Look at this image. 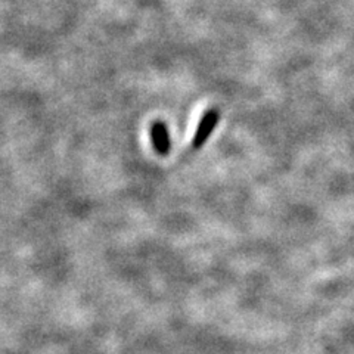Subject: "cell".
I'll return each mask as SVG.
<instances>
[{
	"instance_id": "1",
	"label": "cell",
	"mask_w": 354,
	"mask_h": 354,
	"mask_svg": "<svg viewBox=\"0 0 354 354\" xmlns=\"http://www.w3.org/2000/svg\"><path fill=\"white\" fill-rule=\"evenodd\" d=\"M218 120H220V114L217 109H209L204 114L201 121H199V124L195 131V136H194L192 145L195 149H199L205 145L207 139L209 138V135H212L216 126L218 124Z\"/></svg>"
},
{
	"instance_id": "2",
	"label": "cell",
	"mask_w": 354,
	"mask_h": 354,
	"mask_svg": "<svg viewBox=\"0 0 354 354\" xmlns=\"http://www.w3.org/2000/svg\"><path fill=\"white\" fill-rule=\"evenodd\" d=\"M151 139H152V145L158 153L165 155L170 151V135H169V129L161 121L158 123H153L151 126Z\"/></svg>"
}]
</instances>
